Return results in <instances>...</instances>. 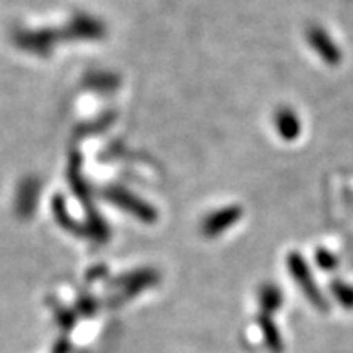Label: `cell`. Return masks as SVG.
<instances>
[{
  "label": "cell",
  "instance_id": "6da1fadb",
  "mask_svg": "<svg viewBox=\"0 0 353 353\" xmlns=\"http://www.w3.org/2000/svg\"><path fill=\"white\" fill-rule=\"evenodd\" d=\"M306 41L311 50L319 56L321 61H324L325 64L339 65L342 63V50L339 48V44L334 41L332 34H330L324 26L321 25H311L306 30Z\"/></svg>",
  "mask_w": 353,
  "mask_h": 353
},
{
  "label": "cell",
  "instance_id": "7a4b0ae2",
  "mask_svg": "<svg viewBox=\"0 0 353 353\" xmlns=\"http://www.w3.org/2000/svg\"><path fill=\"white\" fill-rule=\"evenodd\" d=\"M276 132L283 141L294 143L303 134V121L291 107H281L275 113Z\"/></svg>",
  "mask_w": 353,
  "mask_h": 353
},
{
  "label": "cell",
  "instance_id": "3957f363",
  "mask_svg": "<svg viewBox=\"0 0 353 353\" xmlns=\"http://www.w3.org/2000/svg\"><path fill=\"white\" fill-rule=\"evenodd\" d=\"M345 200H347V205L350 206V208H353V193H347ZM352 211H353V210H352Z\"/></svg>",
  "mask_w": 353,
  "mask_h": 353
}]
</instances>
